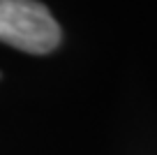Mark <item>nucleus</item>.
Instances as JSON below:
<instances>
[{
    "instance_id": "f257e3e1",
    "label": "nucleus",
    "mask_w": 157,
    "mask_h": 155,
    "mask_svg": "<svg viewBox=\"0 0 157 155\" xmlns=\"http://www.w3.org/2000/svg\"><path fill=\"white\" fill-rule=\"evenodd\" d=\"M0 42L28 54H49L60 44V28L37 0H0Z\"/></svg>"
}]
</instances>
